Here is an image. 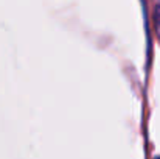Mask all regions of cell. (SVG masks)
Returning <instances> with one entry per match:
<instances>
[{"label":"cell","mask_w":160,"mask_h":159,"mask_svg":"<svg viewBox=\"0 0 160 159\" xmlns=\"http://www.w3.org/2000/svg\"><path fill=\"white\" fill-rule=\"evenodd\" d=\"M154 24H156V31L160 38V6H157L154 11Z\"/></svg>","instance_id":"1"},{"label":"cell","mask_w":160,"mask_h":159,"mask_svg":"<svg viewBox=\"0 0 160 159\" xmlns=\"http://www.w3.org/2000/svg\"><path fill=\"white\" fill-rule=\"evenodd\" d=\"M159 159H160V158H159Z\"/></svg>","instance_id":"2"}]
</instances>
